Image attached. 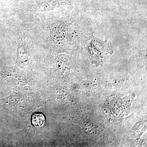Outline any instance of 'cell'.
<instances>
[{"label":"cell","instance_id":"6da1fadb","mask_svg":"<svg viewBox=\"0 0 147 147\" xmlns=\"http://www.w3.org/2000/svg\"><path fill=\"white\" fill-rule=\"evenodd\" d=\"M17 61L22 65H27L28 63L26 46L21 36L18 37L17 45Z\"/></svg>","mask_w":147,"mask_h":147},{"label":"cell","instance_id":"7a4b0ae2","mask_svg":"<svg viewBox=\"0 0 147 147\" xmlns=\"http://www.w3.org/2000/svg\"><path fill=\"white\" fill-rule=\"evenodd\" d=\"M32 122L35 126H42L45 123V117L41 113H35L32 117Z\"/></svg>","mask_w":147,"mask_h":147}]
</instances>
